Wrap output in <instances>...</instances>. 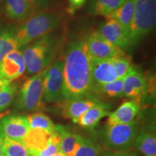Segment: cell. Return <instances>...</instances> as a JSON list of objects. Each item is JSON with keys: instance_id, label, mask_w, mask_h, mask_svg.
<instances>
[{"instance_id": "21", "label": "cell", "mask_w": 156, "mask_h": 156, "mask_svg": "<svg viewBox=\"0 0 156 156\" xmlns=\"http://www.w3.org/2000/svg\"><path fill=\"white\" fill-rule=\"evenodd\" d=\"M15 27H5L0 28V62L9 53L20 48L17 39Z\"/></svg>"}, {"instance_id": "9", "label": "cell", "mask_w": 156, "mask_h": 156, "mask_svg": "<svg viewBox=\"0 0 156 156\" xmlns=\"http://www.w3.org/2000/svg\"><path fill=\"white\" fill-rule=\"evenodd\" d=\"M25 73V65L22 49L9 53L0 62V80L14 82Z\"/></svg>"}, {"instance_id": "11", "label": "cell", "mask_w": 156, "mask_h": 156, "mask_svg": "<svg viewBox=\"0 0 156 156\" xmlns=\"http://www.w3.org/2000/svg\"><path fill=\"white\" fill-rule=\"evenodd\" d=\"M96 32L103 39L123 51L130 48L129 34L114 20L107 19Z\"/></svg>"}, {"instance_id": "5", "label": "cell", "mask_w": 156, "mask_h": 156, "mask_svg": "<svg viewBox=\"0 0 156 156\" xmlns=\"http://www.w3.org/2000/svg\"><path fill=\"white\" fill-rule=\"evenodd\" d=\"M139 132L137 121L107 126L103 134V145L107 151L125 152L131 148Z\"/></svg>"}, {"instance_id": "3", "label": "cell", "mask_w": 156, "mask_h": 156, "mask_svg": "<svg viewBox=\"0 0 156 156\" xmlns=\"http://www.w3.org/2000/svg\"><path fill=\"white\" fill-rule=\"evenodd\" d=\"M62 15L55 11H38L17 30V39L22 49L41 37L53 32L61 23Z\"/></svg>"}, {"instance_id": "6", "label": "cell", "mask_w": 156, "mask_h": 156, "mask_svg": "<svg viewBox=\"0 0 156 156\" xmlns=\"http://www.w3.org/2000/svg\"><path fill=\"white\" fill-rule=\"evenodd\" d=\"M46 69L31 76L18 90L15 100V105L20 110L35 112L41 106L43 80Z\"/></svg>"}, {"instance_id": "12", "label": "cell", "mask_w": 156, "mask_h": 156, "mask_svg": "<svg viewBox=\"0 0 156 156\" xmlns=\"http://www.w3.org/2000/svg\"><path fill=\"white\" fill-rule=\"evenodd\" d=\"M147 78L134 67L123 78V96L140 101L147 92Z\"/></svg>"}, {"instance_id": "10", "label": "cell", "mask_w": 156, "mask_h": 156, "mask_svg": "<svg viewBox=\"0 0 156 156\" xmlns=\"http://www.w3.org/2000/svg\"><path fill=\"white\" fill-rule=\"evenodd\" d=\"M29 130L27 116L9 115L0 119V136L23 142Z\"/></svg>"}, {"instance_id": "15", "label": "cell", "mask_w": 156, "mask_h": 156, "mask_svg": "<svg viewBox=\"0 0 156 156\" xmlns=\"http://www.w3.org/2000/svg\"><path fill=\"white\" fill-rule=\"evenodd\" d=\"M140 108L141 106L139 100L132 99L124 102L115 112L108 115L107 126L127 124L132 122L139 113Z\"/></svg>"}, {"instance_id": "16", "label": "cell", "mask_w": 156, "mask_h": 156, "mask_svg": "<svg viewBox=\"0 0 156 156\" xmlns=\"http://www.w3.org/2000/svg\"><path fill=\"white\" fill-rule=\"evenodd\" d=\"M3 12L12 20L24 21L36 12V9L28 0H5Z\"/></svg>"}, {"instance_id": "36", "label": "cell", "mask_w": 156, "mask_h": 156, "mask_svg": "<svg viewBox=\"0 0 156 156\" xmlns=\"http://www.w3.org/2000/svg\"><path fill=\"white\" fill-rule=\"evenodd\" d=\"M0 156H4L2 148V143H1V139H0Z\"/></svg>"}, {"instance_id": "1", "label": "cell", "mask_w": 156, "mask_h": 156, "mask_svg": "<svg viewBox=\"0 0 156 156\" xmlns=\"http://www.w3.org/2000/svg\"><path fill=\"white\" fill-rule=\"evenodd\" d=\"M93 83L90 72V56L85 38L76 39L68 44L64 58L62 98L64 100L87 96Z\"/></svg>"}, {"instance_id": "23", "label": "cell", "mask_w": 156, "mask_h": 156, "mask_svg": "<svg viewBox=\"0 0 156 156\" xmlns=\"http://www.w3.org/2000/svg\"><path fill=\"white\" fill-rule=\"evenodd\" d=\"M125 0H90L87 12L95 16L106 17L120 7Z\"/></svg>"}, {"instance_id": "22", "label": "cell", "mask_w": 156, "mask_h": 156, "mask_svg": "<svg viewBox=\"0 0 156 156\" xmlns=\"http://www.w3.org/2000/svg\"><path fill=\"white\" fill-rule=\"evenodd\" d=\"M134 0H125L119 8L105 17L106 20L112 19L116 21L129 34L134 13Z\"/></svg>"}, {"instance_id": "18", "label": "cell", "mask_w": 156, "mask_h": 156, "mask_svg": "<svg viewBox=\"0 0 156 156\" xmlns=\"http://www.w3.org/2000/svg\"><path fill=\"white\" fill-rule=\"evenodd\" d=\"M108 109V107L106 104H103V103H98L82 114L75 121V123L83 128L95 127L103 118L108 116L110 112Z\"/></svg>"}, {"instance_id": "27", "label": "cell", "mask_w": 156, "mask_h": 156, "mask_svg": "<svg viewBox=\"0 0 156 156\" xmlns=\"http://www.w3.org/2000/svg\"><path fill=\"white\" fill-rule=\"evenodd\" d=\"M92 91L102 93L111 98H120L123 96V79L118 78L116 80L108 83L94 85Z\"/></svg>"}, {"instance_id": "32", "label": "cell", "mask_w": 156, "mask_h": 156, "mask_svg": "<svg viewBox=\"0 0 156 156\" xmlns=\"http://www.w3.org/2000/svg\"><path fill=\"white\" fill-rule=\"evenodd\" d=\"M87 0H68L67 12L70 15H73L86 3Z\"/></svg>"}, {"instance_id": "26", "label": "cell", "mask_w": 156, "mask_h": 156, "mask_svg": "<svg viewBox=\"0 0 156 156\" xmlns=\"http://www.w3.org/2000/svg\"><path fill=\"white\" fill-rule=\"evenodd\" d=\"M4 156H30L28 150L22 142L0 136Z\"/></svg>"}, {"instance_id": "30", "label": "cell", "mask_w": 156, "mask_h": 156, "mask_svg": "<svg viewBox=\"0 0 156 156\" xmlns=\"http://www.w3.org/2000/svg\"><path fill=\"white\" fill-rule=\"evenodd\" d=\"M111 62L114 66V68L116 72L118 78H124L126 74L132 69L131 62L125 54L122 56H116V57L111 58Z\"/></svg>"}, {"instance_id": "8", "label": "cell", "mask_w": 156, "mask_h": 156, "mask_svg": "<svg viewBox=\"0 0 156 156\" xmlns=\"http://www.w3.org/2000/svg\"><path fill=\"white\" fill-rule=\"evenodd\" d=\"M85 40L87 52L90 57L111 59L125 54L124 51L103 39L96 31L87 35Z\"/></svg>"}, {"instance_id": "14", "label": "cell", "mask_w": 156, "mask_h": 156, "mask_svg": "<svg viewBox=\"0 0 156 156\" xmlns=\"http://www.w3.org/2000/svg\"><path fill=\"white\" fill-rule=\"evenodd\" d=\"M101 102L89 95L72 100H64L62 106V114L64 118L72 119L74 122L91 107Z\"/></svg>"}, {"instance_id": "13", "label": "cell", "mask_w": 156, "mask_h": 156, "mask_svg": "<svg viewBox=\"0 0 156 156\" xmlns=\"http://www.w3.org/2000/svg\"><path fill=\"white\" fill-rule=\"evenodd\" d=\"M90 72L93 85L108 83L118 79L110 59L90 57Z\"/></svg>"}, {"instance_id": "25", "label": "cell", "mask_w": 156, "mask_h": 156, "mask_svg": "<svg viewBox=\"0 0 156 156\" xmlns=\"http://www.w3.org/2000/svg\"><path fill=\"white\" fill-rule=\"evenodd\" d=\"M30 129H41L49 134L55 131L56 125L49 116L44 113H35L27 116Z\"/></svg>"}, {"instance_id": "29", "label": "cell", "mask_w": 156, "mask_h": 156, "mask_svg": "<svg viewBox=\"0 0 156 156\" xmlns=\"http://www.w3.org/2000/svg\"><path fill=\"white\" fill-rule=\"evenodd\" d=\"M101 146L90 139L83 138L74 156H100Z\"/></svg>"}, {"instance_id": "2", "label": "cell", "mask_w": 156, "mask_h": 156, "mask_svg": "<svg viewBox=\"0 0 156 156\" xmlns=\"http://www.w3.org/2000/svg\"><path fill=\"white\" fill-rule=\"evenodd\" d=\"M63 40L62 34L53 31L22 48L25 72L34 75L47 68L55 59Z\"/></svg>"}, {"instance_id": "37", "label": "cell", "mask_w": 156, "mask_h": 156, "mask_svg": "<svg viewBox=\"0 0 156 156\" xmlns=\"http://www.w3.org/2000/svg\"><path fill=\"white\" fill-rule=\"evenodd\" d=\"M53 156H67V155H64V154H63L62 153H61V152H59V153H58L55 154V155H53Z\"/></svg>"}, {"instance_id": "33", "label": "cell", "mask_w": 156, "mask_h": 156, "mask_svg": "<svg viewBox=\"0 0 156 156\" xmlns=\"http://www.w3.org/2000/svg\"><path fill=\"white\" fill-rule=\"evenodd\" d=\"M115 156H141L137 152L135 151H131V152H116V155Z\"/></svg>"}, {"instance_id": "28", "label": "cell", "mask_w": 156, "mask_h": 156, "mask_svg": "<svg viewBox=\"0 0 156 156\" xmlns=\"http://www.w3.org/2000/svg\"><path fill=\"white\" fill-rule=\"evenodd\" d=\"M60 138L55 132L51 134L48 145L42 151L37 152H30V155L32 156H53L55 154L59 153Z\"/></svg>"}, {"instance_id": "31", "label": "cell", "mask_w": 156, "mask_h": 156, "mask_svg": "<svg viewBox=\"0 0 156 156\" xmlns=\"http://www.w3.org/2000/svg\"><path fill=\"white\" fill-rule=\"evenodd\" d=\"M36 10L49 11L57 5L58 0H28Z\"/></svg>"}, {"instance_id": "4", "label": "cell", "mask_w": 156, "mask_h": 156, "mask_svg": "<svg viewBox=\"0 0 156 156\" xmlns=\"http://www.w3.org/2000/svg\"><path fill=\"white\" fill-rule=\"evenodd\" d=\"M156 23V0H134L129 30L130 47L151 34Z\"/></svg>"}, {"instance_id": "24", "label": "cell", "mask_w": 156, "mask_h": 156, "mask_svg": "<svg viewBox=\"0 0 156 156\" xmlns=\"http://www.w3.org/2000/svg\"><path fill=\"white\" fill-rule=\"evenodd\" d=\"M18 90L17 83L0 80V112H2L11 104Z\"/></svg>"}, {"instance_id": "35", "label": "cell", "mask_w": 156, "mask_h": 156, "mask_svg": "<svg viewBox=\"0 0 156 156\" xmlns=\"http://www.w3.org/2000/svg\"><path fill=\"white\" fill-rule=\"evenodd\" d=\"M5 0H0V15L3 12L4 5H5Z\"/></svg>"}, {"instance_id": "19", "label": "cell", "mask_w": 156, "mask_h": 156, "mask_svg": "<svg viewBox=\"0 0 156 156\" xmlns=\"http://www.w3.org/2000/svg\"><path fill=\"white\" fill-rule=\"evenodd\" d=\"M134 145L140 153L145 156H155V132L149 128H144L138 132Z\"/></svg>"}, {"instance_id": "34", "label": "cell", "mask_w": 156, "mask_h": 156, "mask_svg": "<svg viewBox=\"0 0 156 156\" xmlns=\"http://www.w3.org/2000/svg\"><path fill=\"white\" fill-rule=\"evenodd\" d=\"M116 155V152H113L110 151H106L100 155V156H115Z\"/></svg>"}, {"instance_id": "7", "label": "cell", "mask_w": 156, "mask_h": 156, "mask_svg": "<svg viewBox=\"0 0 156 156\" xmlns=\"http://www.w3.org/2000/svg\"><path fill=\"white\" fill-rule=\"evenodd\" d=\"M64 58H56L46 69L43 80V98L56 103L62 98Z\"/></svg>"}, {"instance_id": "20", "label": "cell", "mask_w": 156, "mask_h": 156, "mask_svg": "<svg viewBox=\"0 0 156 156\" xmlns=\"http://www.w3.org/2000/svg\"><path fill=\"white\" fill-rule=\"evenodd\" d=\"M51 134L41 129H30L23 143L30 152L42 151L48 145Z\"/></svg>"}, {"instance_id": "17", "label": "cell", "mask_w": 156, "mask_h": 156, "mask_svg": "<svg viewBox=\"0 0 156 156\" xmlns=\"http://www.w3.org/2000/svg\"><path fill=\"white\" fill-rule=\"evenodd\" d=\"M60 138V152L67 156H74L80 145L83 137L79 134L67 131L62 125H56L55 131Z\"/></svg>"}]
</instances>
